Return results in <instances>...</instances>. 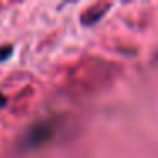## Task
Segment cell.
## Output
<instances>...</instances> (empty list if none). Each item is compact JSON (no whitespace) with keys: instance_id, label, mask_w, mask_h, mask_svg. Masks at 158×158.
<instances>
[{"instance_id":"cell-1","label":"cell","mask_w":158,"mask_h":158,"mask_svg":"<svg viewBox=\"0 0 158 158\" xmlns=\"http://www.w3.org/2000/svg\"><path fill=\"white\" fill-rule=\"evenodd\" d=\"M53 134V124L49 123H43V124H38L34 126L27 134V144L29 146H38V144L44 143L51 138Z\"/></svg>"}]
</instances>
